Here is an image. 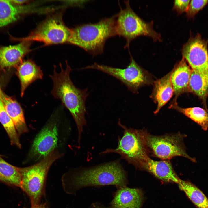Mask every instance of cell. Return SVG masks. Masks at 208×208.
I'll list each match as a JSON object with an SVG mask.
<instances>
[{"label":"cell","mask_w":208,"mask_h":208,"mask_svg":"<svg viewBox=\"0 0 208 208\" xmlns=\"http://www.w3.org/2000/svg\"><path fill=\"white\" fill-rule=\"evenodd\" d=\"M69 178L71 192L82 188L113 185L117 188L127 186L125 172L118 162L110 163L64 175Z\"/></svg>","instance_id":"obj_3"},{"label":"cell","mask_w":208,"mask_h":208,"mask_svg":"<svg viewBox=\"0 0 208 208\" xmlns=\"http://www.w3.org/2000/svg\"><path fill=\"white\" fill-rule=\"evenodd\" d=\"M17 67V74L20 81L22 97L27 88L36 80L42 79L43 74L40 67L31 59L23 61Z\"/></svg>","instance_id":"obj_17"},{"label":"cell","mask_w":208,"mask_h":208,"mask_svg":"<svg viewBox=\"0 0 208 208\" xmlns=\"http://www.w3.org/2000/svg\"><path fill=\"white\" fill-rule=\"evenodd\" d=\"M89 208H111L110 207H107L101 204L96 203H93Z\"/></svg>","instance_id":"obj_28"},{"label":"cell","mask_w":208,"mask_h":208,"mask_svg":"<svg viewBox=\"0 0 208 208\" xmlns=\"http://www.w3.org/2000/svg\"><path fill=\"white\" fill-rule=\"evenodd\" d=\"M170 107L197 123L204 130L208 129V112L205 109L198 107L182 108L178 106L177 103L172 104Z\"/></svg>","instance_id":"obj_22"},{"label":"cell","mask_w":208,"mask_h":208,"mask_svg":"<svg viewBox=\"0 0 208 208\" xmlns=\"http://www.w3.org/2000/svg\"><path fill=\"white\" fill-rule=\"evenodd\" d=\"M26 9V7L15 5L10 0H0V27L16 21Z\"/></svg>","instance_id":"obj_19"},{"label":"cell","mask_w":208,"mask_h":208,"mask_svg":"<svg viewBox=\"0 0 208 208\" xmlns=\"http://www.w3.org/2000/svg\"><path fill=\"white\" fill-rule=\"evenodd\" d=\"M172 71L171 81L175 95L174 103H175L177 98L180 94L188 92L192 69L182 57Z\"/></svg>","instance_id":"obj_14"},{"label":"cell","mask_w":208,"mask_h":208,"mask_svg":"<svg viewBox=\"0 0 208 208\" xmlns=\"http://www.w3.org/2000/svg\"><path fill=\"white\" fill-rule=\"evenodd\" d=\"M117 188L110 203L111 208H140L143 198L141 190L127 186Z\"/></svg>","instance_id":"obj_13"},{"label":"cell","mask_w":208,"mask_h":208,"mask_svg":"<svg viewBox=\"0 0 208 208\" xmlns=\"http://www.w3.org/2000/svg\"><path fill=\"white\" fill-rule=\"evenodd\" d=\"M143 170L165 182L178 184L181 179L176 173L169 160L156 161L149 158Z\"/></svg>","instance_id":"obj_16"},{"label":"cell","mask_w":208,"mask_h":208,"mask_svg":"<svg viewBox=\"0 0 208 208\" xmlns=\"http://www.w3.org/2000/svg\"><path fill=\"white\" fill-rule=\"evenodd\" d=\"M31 208H47L46 203L31 206Z\"/></svg>","instance_id":"obj_29"},{"label":"cell","mask_w":208,"mask_h":208,"mask_svg":"<svg viewBox=\"0 0 208 208\" xmlns=\"http://www.w3.org/2000/svg\"><path fill=\"white\" fill-rule=\"evenodd\" d=\"M65 70L60 64L61 71H56L54 66L53 73L50 75L53 82L51 94L55 98L60 99L62 104L70 112L76 124L78 131V143L80 144L83 127L86 122L85 115L86 112L85 103L89 95L87 88L81 89L73 84L70 76L72 70L67 62Z\"/></svg>","instance_id":"obj_1"},{"label":"cell","mask_w":208,"mask_h":208,"mask_svg":"<svg viewBox=\"0 0 208 208\" xmlns=\"http://www.w3.org/2000/svg\"><path fill=\"white\" fill-rule=\"evenodd\" d=\"M130 63L125 68H116L94 63L81 69H92L105 73L119 80L133 92L142 86L151 82L148 73L136 62L130 55Z\"/></svg>","instance_id":"obj_9"},{"label":"cell","mask_w":208,"mask_h":208,"mask_svg":"<svg viewBox=\"0 0 208 208\" xmlns=\"http://www.w3.org/2000/svg\"><path fill=\"white\" fill-rule=\"evenodd\" d=\"M125 3L126 7L117 14L116 21L117 35L126 40L125 48L129 47L131 42L140 36H148L154 41L161 42V35L153 29V22H146L141 18L131 8L129 1H125Z\"/></svg>","instance_id":"obj_7"},{"label":"cell","mask_w":208,"mask_h":208,"mask_svg":"<svg viewBox=\"0 0 208 208\" xmlns=\"http://www.w3.org/2000/svg\"><path fill=\"white\" fill-rule=\"evenodd\" d=\"M63 155L60 151H54L36 163L18 167L21 177L20 187L29 197L31 206L40 203L49 170L53 163Z\"/></svg>","instance_id":"obj_6"},{"label":"cell","mask_w":208,"mask_h":208,"mask_svg":"<svg viewBox=\"0 0 208 208\" xmlns=\"http://www.w3.org/2000/svg\"><path fill=\"white\" fill-rule=\"evenodd\" d=\"M0 96L5 110L12 120L19 136L28 132V129L23 110L19 103L0 90Z\"/></svg>","instance_id":"obj_15"},{"label":"cell","mask_w":208,"mask_h":208,"mask_svg":"<svg viewBox=\"0 0 208 208\" xmlns=\"http://www.w3.org/2000/svg\"><path fill=\"white\" fill-rule=\"evenodd\" d=\"M190 0H175L173 9L176 11L178 14H181L186 12L188 8Z\"/></svg>","instance_id":"obj_26"},{"label":"cell","mask_w":208,"mask_h":208,"mask_svg":"<svg viewBox=\"0 0 208 208\" xmlns=\"http://www.w3.org/2000/svg\"><path fill=\"white\" fill-rule=\"evenodd\" d=\"M197 208H208V198L194 184L188 181L181 179L178 183Z\"/></svg>","instance_id":"obj_20"},{"label":"cell","mask_w":208,"mask_h":208,"mask_svg":"<svg viewBox=\"0 0 208 208\" xmlns=\"http://www.w3.org/2000/svg\"><path fill=\"white\" fill-rule=\"evenodd\" d=\"M71 29L67 27L60 15L50 16L40 23L27 37L19 40L37 41L46 45L68 43Z\"/></svg>","instance_id":"obj_8"},{"label":"cell","mask_w":208,"mask_h":208,"mask_svg":"<svg viewBox=\"0 0 208 208\" xmlns=\"http://www.w3.org/2000/svg\"><path fill=\"white\" fill-rule=\"evenodd\" d=\"M70 132V127L61 121L60 116L53 114L35 137L25 162L33 164L53 151H60L67 143Z\"/></svg>","instance_id":"obj_2"},{"label":"cell","mask_w":208,"mask_h":208,"mask_svg":"<svg viewBox=\"0 0 208 208\" xmlns=\"http://www.w3.org/2000/svg\"><path fill=\"white\" fill-rule=\"evenodd\" d=\"M208 4V0H191L186 12L188 18H194L195 15Z\"/></svg>","instance_id":"obj_25"},{"label":"cell","mask_w":208,"mask_h":208,"mask_svg":"<svg viewBox=\"0 0 208 208\" xmlns=\"http://www.w3.org/2000/svg\"><path fill=\"white\" fill-rule=\"evenodd\" d=\"M0 122L6 130L11 144L21 148L19 136L12 120L5 110L0 96Z\"/></svg>","instance_id":"obj_24"},{"label":"cell","mask_w":208,"mask_h":208,"mask_svg":"<svg viewBox=\"0 0 208 208\" xmlns=\"http://www.w3.org/2000/svg\"><path fill=\"white\" fill-rule=\"evenodd\" d=\"M185 135L180 133L155 136L148 133L147 144L149 153L162 160H169L177 156H182L193 162L195 158L187 154L183 143Z\"/></svg>","instance_id":"obj_10"},{"label":"cell","mask_w":208,"mask_h":208,"mask_svg":"<svg viewBox=\"0 0 208 208\" xmlns=\"http://www.w3.org/2000/svg\"><path fill=\"white\" fill-rule=\"evenodd\" d=\"M117 14L95 23L81 25L71 29L68 43L78 46L95 56L101 54L106 40L117 35Z\"/></svg>","instance_id":"obj_4"},{"label":"cell","mask_w":208,"mask_h":208,"mask_svg":"<svg viewBox=\"0 0 208 208\" xmlns=\"http://www.w3.org/2000/svg\"><path fill=\"white\" fill-rule=\"evenodd\" d=\"M118 124L124 130V134L119 139L117 147L115 149H107L101 154L113 153H118L130 164L143 169L149 157L147 144L148 133L145 130L128 128L121 123Z\"/></svg>","instance_id":"obj_5"},{"label":"cell","mask_w":208,"mask_h":208,"mask_svg":"<svg viewBox=\"0 0 208 208\" xmlns=\"http://www.w3.org/2000/svg\"><path fill=\"white\" fill-rule=\"evenodd\" d=\"M13 4L18 6H22L25 3H28V0H10Z\"/></svg>","instance_id":"obj_27"},{"label":"cell","mask_w":208,"mask_h":208,"mask_svg":"<svg viewBox=\"0 0 208 208\" xmlns=\"http://www.w3.org/2000/svg\"><path fill=\"white\" fill-rule=\"evenodd\" d=\"M0 180L8 184L19 187L21 182L18 167L8 163L0 155Z\"/></svg>","instance_id":"obj_23"},{"label":"cell","mask_w":208,"mask_h":208,"mask_svg":"<svg viewBox=\"0 0 208 208\" xmlns=\"http://www.w3.org/2000/svg\"><path fill=\"white\" fill-rule=\"evenodd\" d=\"M188 92L193 93L201 99L206 107V100L208 96V80L201 74L192 70Z\"/></svg>","instance_id":"obj_21"},{"label":"cell","mask_w":208,"mask_h":208,"mask_svg":"<svg viewBox=\"0 0 208 208\" xmlns=\"http://www.w3.org/2000/svg\"><path fill=\"white\" fill-rule=\"evenodd\" d=\"M172 71L154 82L151 97L157 104V107L154 112L158 113L160 109L170 100L174 93L171 81Z\"/></svg>","instance_id":"obj_18"},{"label":"cell","mask_w":208,"mask_h":208,"mask_svg":"<svg viewBox=\"0 0 208 208\" xmlns=\"http://www.w3.org/2000/svg\"><path fill=\"white\" fill-rule=\"evenodd\" d=\"M32 42L21 40L14 45H0V69L18 66L24 57L31 51Z\"/></svg>","instance_id":"obj_12"},{"label":"cell","mask_w":208,"mask_h":208,"mask_svg":"<svg viewBox=\"0 0 208 208\" xmlns=\"http://www.w3.org/2000/svg\"><path fill=\"white\" fill-rule=\"evenodd\" d=\"M208 40L203 39L197 33L190 36L181 50L182 57L191 69L201 74L208 80Z\"/></svg>","instance_id":"obj_11"}]
</instances>
